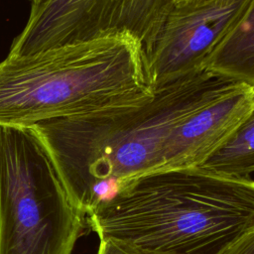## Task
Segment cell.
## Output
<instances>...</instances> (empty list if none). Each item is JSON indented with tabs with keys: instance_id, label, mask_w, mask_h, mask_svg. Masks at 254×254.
Wrapping results in <instances>:
<instances>
[{
	"instance_id": "9",
	"label": "cell",
	"mask_w": 254,
	"mask_h": 254,
	"mask_svg": "<svg viewBox=\"0 0 254 254\" xmlns=\"http://www.w3.org/2000/svg\"><path fill=\"white\" fill-rule=\"evenodd\" d=\"M198 167L237 178H249L254 173V95L247 117L229 139Z\"/></svg>"
},
{
	"instance_id": "6",
	"label": "cell",
	"mask_w": 254,
	"mask_h": 254,
	"mask_svg": "<svg viewBox=\"0 0 254 254\" xmlns=\"http://www.w3.org/2000/svg\"><path fill=\"white\" fill-rule=\"evenodd\" d=\"M251 0H194L173 4L144 51L154 88L204 69L215 47Z\"/></svg>"
},
{
	"instance_id": "7",
	"label": "cell",
	"mask_w": 254,
	"mask_h": 254,
	"mask_svg": "<svg viewBox=\"0 0 254 254\" xmlns=\"http://www.w3.org/2000/svg\"><path fill=\"white\" fill-rule=\"evenodd\" d=\"M253 95L252 88L239 83L189 116L167 139L158 171L200 166L247 117L253 105Z\"/></svg>"
},
{
	"instance_id": "3",
	"label": "cell",
	"mask_w": 254,
	"mask_h": 254,
	"mask_svg": "<svg viewBox=\"0 0 254 254\" xmlns=\"http://www.w3.org/2000/svg\"><path fill=\"white\" fill-rule=\"evenodd\" d=\"M154 94L143 46L128 33L0 62V126L132 110Z\"/></svg>"
},
{
	"instance_id": "12",
	"label": "cell",
	"mask_w": 254,
	"mask_h": 254,
	"mask_svg": "<svg viewBox=\"0 0 254 254\" xmlns=\"http://www.w3.org/2000/svg\"><path fill=\"white\" fill-rule=\"evenodd\" d=\"M173 4H182V3H189L194 0H170Z\"/></svg>"
},
{
	"instance_id": "5",
	"label": "cell",
	"mask_w": 254,
	"mask_h": 254,
	"mask_svg": "<svg viewBox=\"0 0 254 254\" xmlns=\"http://www.w3.org/2000/svg\"><path fill=\"white\" fill-rule=\"evenodd\" d=\"M173 3L170 0H37L7 56L128 33L145 51Z\"/></svg>"
},
{
	"instance_id": "11",
	"label": "cell",
	"mask_w": 254,
	"mask_h": 254,
	"mask_svg": "<svg viewBox=\"0 0 254 254\" xmlns=\"http://www.w3.org/2000/svg\"><path fill=\"white\" fill-rule=\"evenodd\" d=\"M219 254H254V228L240 236Z\"/></svg>"
},
{
	"instance_id": "13",
	"label": "cell",
	"mask_w": 254,
	"mask_h": 254,
	"mask_svg": "<svg viewBox=\"0 0 254 254\" xmlns=\"http://www.w3.org/2000/svg\"><path fill=\"white\" fill-rule=\"evenodd\" d=\"M31 3H33V2H35V1H37V0H29Z\"/></svg>"
},
{
	"instance_id": "2",
	"label": "cell",
	"mask_w": 254,
	"mask_h": 254,
	"mask_svg": "<svg viewBox=\"0 0 254 254\" xmlns=\"http://www.w3.org/2000/svg\"><path fill=\"white\" fill-rule=\"evenodd\" d=\"M86 220L99 239L177 254H219L254 228V181L201 167L153 172L122 183Z\"/></svg>"
},
{
	"instance_id": "8",
	"label": "cell",
	"mask_w": 254,
	"mask_h": 254,
	"mask_svg": "<svg viewBox=\"0 0 254 254\" xmlns=\"http://www.w3.org/2000/svg\"><path fill=\"white\" fill-rule=\"evenodd\" d=\"M204 68L254 90V0L212 51Z\"/></svg>"
},
{
	"instance_id": "10",
	"label": "cell",
	"mask_w": 254,
	"mask_h": 254,
	"mask_svg": "<svg viewBox=\"0 0 254 254\" xmlns=\"http://www.w3.org/2000/svg\"><path fill=\"white\" fill-rule=\"evenodd\" d=\"M99 240L100 242L96 254H177L143 247L116 238H101Z\"/></svg>"
},
{
	"instance_id": "1",
	"label": "cell",
	"mask_w": 254,
	"mask_h": 254,
	"mask_svg": "<svg viewBox=\"0 0 254 254\" xmlns=\"http://www.w3.org/2000/svg\"><path fill=\"white\" fill-rule=\"evenodd\" d=\"M237 84L204 68L156 88L153 98L138 108L52 119L27 128L48 152L74 205L87 215L102 182L121 185L158 171L172 131Z\"/></svg>"
},
{
	"instance_id": "4",
	"label": "cell",
	"mask_w": 254,
	"mask_h": 254,
	"mask_svg": "<svg viewBox=\"0 0 254 254\" xmlns=\"http://www.w3.org/2000/svg\"><path fill=\"white\" fill-rule=\"evenodd\" d=\"M86 226L31 129L0 126V254H71Z\"/></svg>"
}]
</instances>
